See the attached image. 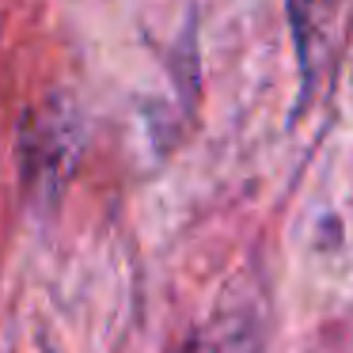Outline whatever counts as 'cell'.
<instances>
[{
	"label": "cell",
	"mask_w": 353,
	"mask_h": 353,
	"mask_svg": "<svg viewBox=\"0 0 353 353\" xmlns=\"http://www.w3.org/2000/svg\"><path fill=\"white\" fill-rule=\"evenodd\" d=\"M77 118L61 99L42 103L27 114L23 141H19V163H23V179L34 194H57L65 183L72 160H77Z\"/></svg>",
	"instance_id": "obj_1"
},
{
	"label": "cell",
	"mask_w": 353,
	"mask_h": 353,
	"mask_svg": "<svg viewBox=\"0 0 353 353\" xmlns=\"http://www.w3.org/2000/svg\"><path fill=\"white\" fill-rule=\"evenodd\" d=\"M334 8H338V0H289V27H292V39H296L300 61H304L307 72L315 69V61L327 50Z\"/></svg>",
	"instance_id": "obj_2"
}]
</instances>
